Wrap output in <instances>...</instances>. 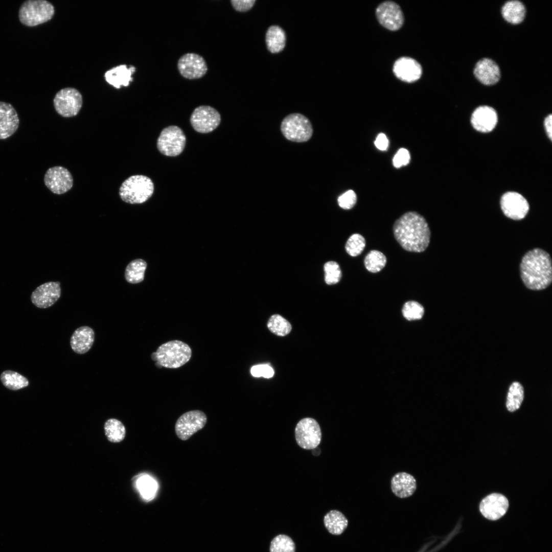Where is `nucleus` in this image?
<instances>
[{"mask_svg":"<svg viewBox=\"0 0 552 552\" xmlns=\"http://www.w3.org/2000/svg\"><path fill=\"white\" fill-rule=\"evenodd\" d=\"M520 273L523 284L528 289L541 290L546 288L552 281L549 254L539 248L529 250L521 259Z\"/></svg>","mask_w":552,"mask_h":552,"instance_id":"f03ea898","label":"nucleus"},{"mask_svg":"<svg viewBox=\"0 0 552 552\" xmlns=\"http://www.w3.org/2000/svg\"><path fill=\"white\" fill-rule=\"evenodd\" d=\"M155 360L162 367H179L189 361L192 356L190 347L185 342L174 340L163 343L155 352Z\"/></svg>","mask_w":552,"mask_h":552,"instance_id":"20e7f679","label":"nucleus"},{"mask_svg":"<svg viewBox=\"0 0 552 552\" xmlns=\"http://www.w3.org/2000/svg\"><path fill=\"white\" fill-rule=\"evenodd\" d=\"M221 116L214 108L201 105L194 109L190 117L192 126L196 131L206 133L215 130L220 124Z\"/></svg>","mask_w":552,"mask_h":552,"instance_id":"9b49d317","label":"nucleus"},{"mask_svg":"<svg viewBox=\"0 0 552 552\" xmlns=\"http://www.w3.org/2000/svg\"><path fill=\"white\" fill-rule=\"evenodd\" d=\"M250 373L253 376L256 377L262 376V364L253 366L250 370Z\"/></svg>","mask_w":552,"mask_h":552,"instance_id":"a18cd8bd","label":"nucleus"},{"mask_svg":"<svg viewBox=\"0 0 552 552\" xmlns=\"http://www.w3.org/2000/svg\"><path fill=\"white\" fill-rule=\"evenodd\" d=\"M44 182L52 193L60 195L67 192L72 188L73 178L67 169L61 166H55L47 171Z\"/></svg>","mask_w":552,"mask_h":552,"instance_id":"2eb2a0df","label":"nucleus"},{"mask_svg":"<svg viewBox=\"0 0 552 552\" xmlns=\"http://www.w3.org/2000/svg\"><path fill=\"white\" fill-rule=\"evenodd\" d=\"M526 10L523 4L517 0L507 2L502 7L501 14L503 18L513 24L521 23L524 19Z\"/></svg>","mask_w":552,"mask_h":552,"instance_id":"393cba45","label":"nucleus"},{"mask_svg":"<svg viewBox=\"0 0 552 552\" xmlns=\"http://www.w3.org/2000/svg\"><path fill=\"white\" fill-rule=\"evenodd\" d=\"M1 380L7 388L16 390L29 385L28 380L20 374L12 371H5L1 375Z\"/></svg>","mask_w":552,"mask_h":552,"instance_id":"c85d7f7f","label":"nucleus"},{"mask_svg":"<svg viewBox=\"0 0 552 552\" xmlns=\"http://www.w3.org/2000/svg\"><path fill=\"white\" fill-rule=\"evenodd\" d=\"M544 125L548 137L550 140L552 139V115L547 116L544 119Z\"/></svg>","mask_w":552,"mask_h":552,"instance_id":"37998d69","label":"nucleus"},{"mask_svg":"<svg viewBox=\"0 0 552 552\" xmlns=\"http://www.w3.org/2000/svg\"><path fill=\"white\" fill-rule=\"evenodd\" d=\"M61 295L60 283L48 282L38 287L32 293V303L39 308H47L53 305Z\"/></svg>","mask_w":552,"mask_h":552,"instance_id":"dca6fc26","label":"nucleus"},{"mask_svg":"<svg viewBox=\"0 0 552 552\" xmlns=\"http://www.w3.org/2000/svg\"><path fill=\"white\" fill-rule=\"evenodd\" d=\"M135 71L132 65L129 67L125 64L114 67L107 71L104 75L107 83L117 88L127 86L133 80L132 75Z\"/></svg>","mask_w":552,"mask_h":552,"instance_id":"b1692460","label":"nucleus"},{"mask_svg":"<svg viewBox=\"0 0 552 552\" xmlns=\"http://www.w3.org/2000/svg\"><path fill=\"white\" fill-rule=\"evenodd\" d=\"M104 430L107 439L111 442H120L125 438V428L120 421L116 419L108 420L105 423Z\"/></svg>","mask_w":552,"mask_h":552,"instance_id":"7c9ffc66","label":"nucleus"},{"mask_svg":"<svg viewBox=\"0 0 552 552\" xmlns=\"http://www.w3.org/2000/svg\"><path fill=\"white\" fill-rule=\"evenodd\" d=\"M95 339V333L92 328L82 326L75 330L70 340L72 350L79 354L87 352L91 348Z\"/></svg>","mask_w":552,"mask_h":552,"instance_id":"5701e85b","label":"nucleus"},{"mask_svg":"<svg viewBox=\"0 0 552 552\" xmlns=\"http://www.w3.org/2000/svg\"><path fill=\"white\" fill-rule=\"evenodd\" d=\"M274 371L272 368L268 364H262V376L264 378H269L273 376Z\"/></svg>","mask_w":552,"mask_h":552,"instance_id":"c03bdc74","label":"nucleus"},{"mask_svg":"<svg viewBox=\"0 0 552 552\" xmlns=\"http://www.w3.org/2000/svg\"><path fill=\"white\" fill-rule=\"evenodd\" d=\"M265 40L267 48L271 53L280 52L285 46V33L279 26H271L267 30Z\"/></svg>","mask_w":552,"mask_h":552,"instance_id":"bb28decb","label":"nucleus"},{"mask_svg":"<svg viewBox=\"0 0 552 552\" xmlns=\"http://www.w3.org/2000/svg\"><path fill=\"white\" fill-rule=\"evenodd\" d=\"M19 125V117L13 106L10 103L0 101V140L12 135Z\"/></svg>","mask_w":552,"mask_h":552,"instance_id":"aec40b11","label":"nucleus"},{"mask_svg":"<svg viewBox=\"0 0 552 552\" xmlns=\"http://www.w3.org/2000/svg\"><path fill=\"white\" fill-rule=\"evenodd\" d=\"M393 70L398 79L408 83L418 80L422 74L421 64L414 59L408 57H402L398 59L394 64Z\"/></svg>","mask_w":552,"mask_h":552,"instance_id":"a211bd4d","label":"nucleus"},{"mask_svg":"<svg viewBox=\"0 0 552 552\" xmlns=\"http://www.w3.org/2000/svg\"><path fill=\"white\" fill-rule=\"evenodd\" d=\"M325 281L328 285L337 283L341 278V271L339 264L334 261H329L324 265Z\"/></svg>","mask_w":552,"mask_h":552,"instance_id":"4c0bfd02","label":"nucleus"},{"mask_svg":"<svg viewBox=\"0 0 552 552\" xmlns=\"http://www.w3.org/2000/svg\"><path fill=\"white\" fill-rule=\"evenodd\" d=\"M473 72L476 79L486 85L496 84L500 78L499 66L494 60L488 58H484L477 61Z\"/></svg>","mask_w":552,"mask_h":552,"instance_id":"412c9836","label":"nucleus"},{"mask_svg":"<svg viewBox=\"0 0 552 552\" xmlns=\"http://www.w3.org/2000/svg\"><path fill=\"white\" fill-rule=\"evenodd\" d=\"M376 15L379 22L390 31L399 30L404 24V15L400 7L391 1L379 4L376 10Z\"/></svg>","mask_w":552,"mask_h":552,"instance_id":"ddd939ff","label":"nucleus"},{"mask_svg":"<svg viewBox=\"0 0 552 552\" xmlns=\"http://www.w3.org/2000/svg\"><path fill=\"white\" fill-rule=\"evenodd\" d=\"M154 192V184L148 177L132 175L126 179L119 189L121 199L130 204H141L148 200Z\"/></svg>","mask_w":552,"mask_h":552,"instance_id":"7ed1b4c3","label":"nucleus"},{"mask_svg":"<svg viewBox=\"0 0 552 552\" xmlns=\"http://www.w3.org/2000/svg\"><path fill=\"white\" fill-rule=\"evenodd\" d=\"M296 443L301 448L312 450L318 447L321 439V432L317 422L311 418L301 420L295 428Z\"/></svg>","mask_w":552,"mask_h":552,"instance_id":"6e6552de","label":"nucleus"},{"mask_svg":"<svg viewBox=\"0 0 552 552\" xmlns=\"http://www.w3.org/2000/svg\"><path fill=\"white\" fill-rule=\"evenodd\" d=\"M281 129L287 139L295 142H306L313 133L310 121L304 115L297 113L285 117L282 122Z\"/></svg>","mask_w":552,"mask_h":552,"instance_id":"423d86ee","label":"nucleus"},{"mask_svg":"<svg viewBox=\"0 0 552 552\" xmlns=\"http://www.w3.org/2000/svg\"><path fill=\"white\" fill-rule=\"evenodd\" d=\"M186 142V136L178 126H170L163 129L157 141V147L163 154L176 156L183 150Z\"/></svg>","mask_w":552,"mask_h":552,"instance_id":"0eeeda50","label":"nucleus"},{"mask_svg":"<svg viewBox=\"0 0 552 552\" xmlns=\"http://www.w3.org/2000/svg\"><path fill=\"white\" fill-rule=\"evenodd\" d=\"M394 237L405 250L414 252L425 251L430 243V231L425 219L416 212H408L394 223Z\"/></svg>","mask_w":552,"mask_h":552,"instance_id":"f257e3e1","label":"nucleus"},{"mask_svg":"<svg viewBox=\"0 0 552 552\" xmlns=\"http://www.w3.org/2000/svg\"><path fill=\"white\" fill-rule=\"evenodd\" d=\"M312 450V454L314 455H318L320 453V450L318 447H316L314 449H313Z\"/></svg>","mask_w":552,"mask_h":552,"instance_id":"49530a36","label":"nucleus"},{"mask_svg":"<svg viewBox=\"0 0 552 552\" xmlns=\"http://www.w3.org/2000/svg\"><path fill=\"white\" fill-rule=\"evenodd\" d=\"M386 261V258L382 252L379 250H372L365 256L364 263L369 271L377 273L385 267Z\"/></svg>","mask_w":552,"mask_h":552,"instance_id":"2f4dec72","label":"nucleus"},{"mask_svg":"<svg viewBox=\"0 0 552 552\" xmlns=\"http://www.w3.org/2000/svg\"><path fill=\"white\" fill-rule=\"evenodd\" d=\"M324 522L328 532L334 535H341L348 525L347 518L337 510H332L328 512L324 517Z\"/></svg>","mask_w":552,"mask_h":552,"instance_id":"a878e982","label":"nucleus"},{"mask_svg":"<svg viewBox=\"0 0 552 552\" xmlns=\"http://www.w3.org/2000/svg\"><path fill=\"white\" fill-rule=\"evenodd\" d=\"M375 145L379 150H386L388 145V141L386 135L383 133L379 134L375 141Z\"/></svg>","mask_w":552,"mask_h":552,"instance_id":"79ce46f5","label":"nucleus"},{"mask_svg":"<svg viewBox=\"0 0 552 552\" xmlns=\"http://www.w3.org/2000/svg\"><path fill=\"white\" fill-rule=\"evenodd\" d=\"M269 330L278 336H285L291 330L290 323L279 314L272 315L267 323Z\"/></svg>","mask_w":552,"mask_h":552,"instance_id":"473e14b6","label":"nucleus"},{"mask_svg":"<svg viewBox=\"0 0 552 552\" xmlns=\"http://www.w3.org/2000/svg\"><path fill=\"white\" fill-rule=\"evenodd\" d=\"M147 266V262L142 259H134L130 262L125 271L126 281L131 284H137L142 282L144 279Z\"/></svg>","mask_w":552,"mask_h":552,"instance_id":"cd10ccee","label":"nucleus"},{"mask_svg":"<svg viewBox=\"0 0 552 552\" xmlns=\"http://www.w3.org/2000/svg\"><path fill=\"white\" fill-rule=\"evenodd\" d=\"M230 2L236 11L244 12L249 10L254 6L256 0H231Z\"/></svg>","mask_w":552,"mask_h":552,"instance_id":"a19ab883","label":"nucleus"},{"mask_svg":"<svg viewBox=\"0 0 552 552\" xmlns=\"http://www.w3.org/2000/svg\"><path fill=\"white\" fill-rule=\"evenodd\" d=\"M136 481V487L143 498L147 501L152 499L155 494V482L147 475L140 476Z\"/></svg>","mask_w":552,"mask_h":552,"instance_id":"72a5a7b5","label":"nucleus"},{"mask_svg":"<svg viewBox=\"0 0 552 552\" xmlns=\"http://www.w3.org/2000/svg\"><path fill=\"white\" fill-rule=\"evenodd\" d=\"M53 104L59 114L65 118L72 117L76 116L81 109L82 97L75 88H64L56 94Z\"/></svg>","mask_w":552,"mask_h":552,"instance_id":"1a4fd4ad","label":"nucleus"},{"mask_svg":"<svg viewBox=\"0 0 552 552\" xmlns=\"http://www.w3.org/2000/svg\"><path fill=\"white\" fill-rule=\"evenodd\" d=\"M524 398V389L518 382H514L509 387L507 395L506 407L510 412L519 408Z\"/></svg>","mask_w":552,"mask_h":552,"instance_id":"c756f323","label":"nucleus"},{"mask_svg":"<svg viewBox=\"0 0 552 552\" xmlns=\"http://www.w3.org/2000/svg\"><path fill=\"white\" fill-rule=\"evenodd\" d=\"M177 67L180 75L189 80L198 79L203 77L208 70L204 58L194 53H187L180 57Z\"/></svg>","mask_w":552,"mask_h":552,"instance_id":"f8f14e48","label":"nucleus"},{"mask_svg":"<svg viewBox=\"0 0 552 552\" xmlns=\"http://www.w3.org/2000/svg\"><path fill=\"white\" fill-rule=\"evenodd\" d=\"M365 244V240L361 235L354 234L349 237L346 242V250L351 256L356 257L363 251Z\"/></svg>","mask_w":552,"mask_h":552,"instance_id":"c9c22d12","label":"nucleus"},{"mask_svg":"<svg viewBox=\"0 0 552 552\" xmlns=\"http://www.w3.org/2000/svg\"><path fill=\"white\" fill-rule=\"evenodd\" d=\"M500 204L504 215L514 220L523 219L530 209L527 200L516 192L504 193L501 197Z\"/></svg>","mask_w":552,"mask_h":552,"instance_id":"4468645a","label":"nucleus"},{"mask_svg":"<svg viewBox=\"0 0 552 552\" xmlns=\"http://www.w3.org/2000/svg\"><path fill=\"white\" fill-rule=\"evenodd\" d=\"M55 13L53 5L45 0H28L18 11L20 22L27 27H35L51 19Z\"/></svg>","mask_w":552,"mask_h":552,"instance_id":"39448f33","label":"nucleus"},{"mask_svg":"<svg viewBox=\"0 0 552 552\" xmlns=\"http://www.w3.org/2000/svg\"><path fill=\"white\" fill-rule=\"evenodd\" d=\"M390 487L393 493L398 497L405 498L411 496L417 489V481L411 474L400 472L392 478Z\"/></svg>","mask_w":552,"mask_h":552,"instance_id":"4be33fe9","label":"nucleus"},{"mask_svg":"<svg viewBox=\"0 0 552 552\" xmlns=\"http://www.w3.org/2000/svg\"><path fill=\"white\" fill-rule=\"evenodd\" d=\"M410 160L409 151L405 148L400 149L395 155L393 162L396 168L407 165Z\"/></svg>","mask_w":552,"mask_h":552,"instance_id":"ea45409f","label":"nucleus"},{"mask_svg":"<svg viewBox=\"0 0 552 552\" xmlns=\"http://www.w3.org/2000/svg\"><path fill=\"white\" fill-rule=\"evenodd\" d=\"M509 507V501L503 495L493 493L488 495L481 501L480 511L482 515L490 520H497L504 515Z\"/></svg>","mask_w":552,"mask_h":552,"instance_id":"f3484780","label":"nucleus"},{"mask_svg":"<svg viewBox=\"0 0 552 552\" xmlns=\"http://www.w3.org/2000/svg\"><path fill=\"white\" fill-rule=\"evenodd\" d=\"M206 422L207 417L201 410L186 412L177 420L175 425V433L179 439L186 441L203 428Z\"/></svg>","mask_w":552,"mask_h":552,"instance_id":"9d476101","label":"nucleus"},{"mask_svg":"<svg viewBox=\"0 0 552 552\" xmlns=\"http://www.w3.org/2000/svg\"><path fill=\"white\" fill-rule=\"evenodd\" d=\"M498 121L496 110L492 107L483 105L477 107L472 113L471 123L477 131L487 133L492 131Z\"/></svg>","mask_w":552,"mask_h":552,"instance_id":"6ab92c4d","label":"nucleus"},{"mask_svg":"<svg viewBox=\"0 0 552 552\" xmlns=\"http://www.w3.org/2000/svg\"><path fill=\"white\" fill-rule=\"evenodd\" d=\"M403 316L408 320L421 319L424 314V309L419 303L415 301H408L402 309Z\"/></svg>","mask_w":552,"mask_h":552,"instance_id":"e433bc0d","label":"nucleus"},{"mask_svg":"<svg viewBox=\"0 0 552 552\" xmlns=\"http://www.w3.org/2000/svg\"><path fill=\"white\" fill-rule=\"evenodd\" d=\"M357 197L355 193L352 190H348L338 198V203L340 207L343 209H352L356 202Z\"/></svg>","mask_w":552,"mask_h":552,"instance_id":"58836bf2","label":"nucleus"},{"mask_svg":"<svg viewBox=\"0 0 552 552\" xmlns=\"http://www.w3.org/2000/svg\"><path fill=\"white\" fill-rule=\"evenodd\" d=\"M295 544L292 539L285 535H279L271 541L270 552H295Z\"/></svg>","mask_w":552,"mask_h":552,"instance_id":"f704fd0d","label":"nucleus"}]
</instances>
